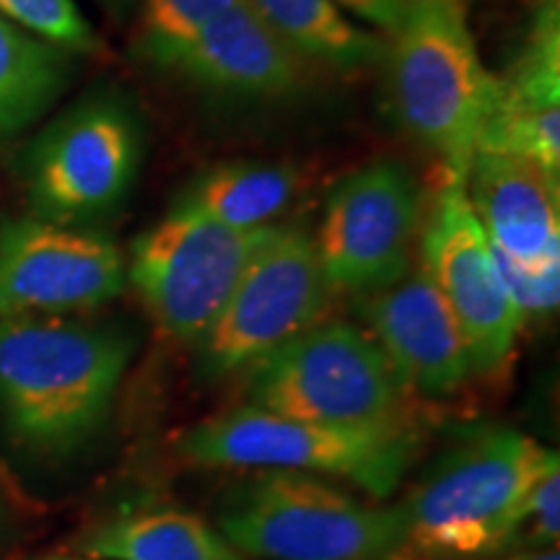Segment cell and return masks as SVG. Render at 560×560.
I'll list each match as a JSON object with an SVG mask.
<instances>
[{"mask_svg":"<svg viewBox=\"0 0 560 560\" xmlns=\"http://www.w3.org/2000/svg\"><path fill=\"white\" fill-rule=\"evenodd\" d=\"M132 355L120 327L19 314L0 317V412L21 444L66 452L107 418Z\"/></svg>","mask_w":560,"mask_h":560,"instance_id":"cell-1","label":"cell"},{"mask_svg":"<svg viewBox=\"0 0 560 560\" xmlns=\"http://www.w3.org/2000/svg\"><path fill=\"white\" fill-rule=\"evenodd\" d=\"M558 454L511 429L472 433L446 452L400 506L405 556L478 558L506 548Z\"/></svg>","mask_w":560,"mask_h":560,"instance_id":"cell-2","label":"cell"},{"mask_svg":"<svg viewBox=\"0 0 560 560\" xmlns=\"http://www.w3.org/2000/svg\"><path fill=\"white\" fill-rule=\"evenodd\" d=\"M389 39L384 60L392 115L441 170L465 177L493 96L467 0H410Z\"/></svg>","mask_w":560,"mask_h":560,"instance_id":"cell-3","label":"cell"},{"mask_svg":"<svg viewBox=\"0 0 560 560\" xmlns=\"http://www.w3.org/2000/svg\"><path fill=\"white\" fill-rule=\"evenodd\" d=\"M177 450L202 467L335 475L384 499L402 480L416 444L402 423L330 425L244 405L187 429Z\"/></svg>","mask_w":560,"mask_h":560,"instance_id":"cell-4","label":"cell"},{"mask_svg":"<svg viewBox=\"0 0 560 560\" xmlns=\"http://www.w3.org/2000/svg\"><path fill=\"white\" fill-rule=\"evenodd\" d=\"M219 532L242 556L265 560H400V506H366L327 482L265 472L229 495Z\"/></svg>","mask_w":560,"mask_h":560,"instance_id":"cell-5","label":"cell"},{"mask_svg":"<svg viewBox=\"0 0 560 560\" xmlns=\"http://www.w3.org/2000/svg\"><path fill=\"white\" fill-rule=\"evenodd\" d=\"M249 405L330 425L400 423L402 384L371 332L317 322L249 366Z\"/></svg>","mask_w":560,"mask_h":560,"instance_id":"cell-6","label":"cell"},{"mask_svg":"<svg viewBox=\"0 0 560 560\" xmlns=\"http://www.w3.org/2000/svg\"><path fill=\"white\" fill-rule=\"evenodd\" d=\"M276 229L236 231L172 206L132 242L125 268L161 332L200 342Z\"/></svg>","mask_w":560,"mask_h":560,"instance_id":"cell-7","label":"cell"},{"mask_svg":"<svg viewBox=\"0 0 560 560\" xmlns=\"http://www.w3.org/2000/svg\"><path fill=\"white\" fill-rule=\"evenodd\" d=\"M143 161V128L115 94L89 96L34 140L24 159L37 219L81 223L115 210Z\"/></svg>","mask_w":560,"mask_h":560,"instance_id":"cell-8","label":"cell"},{"mask_svg":"<svg viewBox=\"0 0 560 560\" xmlns=\"http://www.w3.org/2000/svg\"><path fill=\"white\" fill-rule=\"evenodd\" d=\"M332 296L314 236L304 229L278 226L198 342L202 374L221 380L255 366L322 322Z\"/></svg>","mask_w":560,"mask_h":560,"instance_id":"cell-9","label":"cell"},{"mask_svg":"<svg viewBox=\"0 0 560 560\" xmlns=\"http://www.w3.org/2000/svg\"><path fill=\"white\" fill-rule=\"evenodd\" d=\"M420 270L459 322L472 374H493L514 353L524 314L495 268L493 247L475 215L465 177L441 170L418 234Z\"/></svg>","mask_w":560,"mask_h":560,"instance_id":"cell-10","label":"cell"},{"mask_svg":"<svg viewBox=\"0 0 560 560\" xmlns=\"http://www.w3.org/2000/svg\"><path fill=\"white\" fill-rule=\"evenodd\" d=\"M423 190L400 161L361 166L332 187L314 244L332 291L371 296L412 270Z\"/></svg>","mask_w":560,"mask_h":560,"instance_id":"cell-11","label":"cell"},{"mask_svg":"<svg viewBox=\"0 0 560 560\" xmlns=\"http://www.w3.org/2000/svg\"><path fill=\"white\" fill-rule=\"evenodd\" d=\"M125 283V257L109 236L45 219L0 229V317L94 310Z\"/></svg>","mask_w":560,"mask_h":560,"instance_id":"cell-12","label":"cell"},{"mask_svg":"<svg viewBox=\"0 0 560 560\" xmlns=\"http://www.w3.org/2000/svg\"><path fill=\"white\" fill-rule=\"evenodd\" d=\"M151 60L198 89L234 100H285L306 83V60L244 0Z\"/></svg>","mask_w":560,"mask_h":560,"instance_id":"cell-13","label":"cell"},{"mask_svg":"<svg viewBox=\"0 0 560 560\" xmlns=\"http://www.w3.org/2000/svg\"><path fill=\"white\" fill-rule=\"evenodd\" d=\"M361 314L402 387L444 397L470 380L472 361L459 322L420 268L363 296Z\"/></svg>","mask_w":560,"mask_h":560,"instance_id":"cell-14","label":"cell"},{"mask_svg":"<svg viewBox=\"0 0 560 560\" xmlns=\"http://www.w3.org/2000/svg\"><path fill=\"white\" fill-rule=\"evenodd\" d=\"M475 153L527 159L560 174V13L545 0L529 37L495 79Z\"/></svg>","mask_w":560,"mask_h":560,"instance_id":"cell-15","label":"cell"},{"mask_svg":"<svg viewBox=\"0 0 560 560\" xmlns=\"http://www.w3.org/2000/svg\"><path fill=\"white\" fill-rule=\"evenodd\" d=\"M465 190L490 244L524 268L560 262V179L527 159L475 153Z\"/></svg>","mask_w":560,"mask_h":560,"instance_id":"cell-16","label":"cell"},{"mask_svg":"<svg viewBox=\"0 0 560 560\" xmlns=\"http://www.w3.org/2000/svg\"><path fill=\"white\" fill-rule=\"evenodd\" d=\"M301 190L299 172L278 161H226L195 177L174 206L236 231L278 226Z\"/></svg>","mask_w":560,"mask_h":560,"instance_id":"cell-17","label":"cell"},{"mask_svg":"<svg viewBox=\"0 0 560 560\" xmlns=\"http://www.w3.org/2000/svg\"><path fill=\"white\" fill-rule=\"evenodd\" d=\"M79 550L102 560H242L219 529L179 509L115 516L79 540Z\"/></svg>","mask_w":560,"mask_h":560,"instance_id":"cell-18","label":"cell"},{"mask_svg":"<svg viewBox=\"0 0 560 560\" xmlns=\"http://www.w3.org/2000/svg\"><path fill=\"white\" fill-rule=\"evenodd\" d=\"M301 60L332 70H363L384 60L382 37L359 26L335 0H244Z\"/></svg>","mask_w":560,"mask_h":560,"instance_id":"cell-19","label":"cell"},{"mask_svg":"<svg viewBox=\"0 0 560 560\" xmlns=\"http://www.w3.org/2000/svg\"><path fill=\"white\" fill-rule=\"evenodd\" d=\"M70 81V55L0 16V140L39 120Z\"/></svg>","mask_w":560,"mask_h":560,"instance_id":"cell-20","label":"cell"},{"mask_svg":"<svg viewBox=\"0 0 560 560\" xmlns=\"http://www.w3.org/2000/svg\"><path fill=\"white\" fill-rule=\"evenodd\" d=\"M0 16L68 55L102 47L100 34L75 0H0Z\"/></svg>","mask_w":560,"mask_h":560,"instance_id":"cell-21","label":"cell"},{"mask_svg":"<svg viewBox=\"0 0 560 560\" xmlns=\"http://www.w3.org/2000/svg\"><path fill=\"white\" fill-rule=\"evenodd\" d=\"M240 0H143L145 47L149 55L179 45L206 21L219 16Z\"/></svg>","mask_w":560,"mask_h":560,"instance_id":"cell-22","label":"cell"},{"mask_svg":"<svg viewBox=\"0 0 560 560\" xmlns=\"http://www.w3.org/2000/svg\"><path fill=\"white\" fill-rule=\"evenodd\" d=\"M493 247V244H490ZM495 268L506 285L509 296L520 306V312L527 314H550L558 310L560 299V262L558 265H542V268H524L516 265L501 252L493 249Z\"/></svg>","mask_w":560,"mask_h":560,"instance_id":"cell-23","label":"cell"},{"mask_svg":"<svg viewBox=\"0 0 560 560\" xmlns=\"http://www.w3.org/2000/svg\"><path fill=\"white\" fill-rule=\"evenodd\" d=\"M529 527L532 548H558L560 532V467L550 470L532 495L527 522L522 529Z\"/></svg>","mask_w":560,"mask_h":560,"instance_id":"cell-24","label":"cell"},{"mask_svg":"<svg viewBox=\"0 0 560 560\" xmlns=\"http://www.w3.org/2000/svg\"><path fill=\"white\" fill-rule=\"evenodd\" d=\"M338 9L350 19H359L371 30L384 32L389 37L402 24L410 0H335Z\"/></svg>","mask_w":560,"mask_h":560,"instance_id":"cell-25","label":"cell"},{"mask_svg":"<svg viewBox=\"0 0 560 560\" xmlns=\"http://www.w3.org/2000/svg\"><path fill=\"white\" fill-rule=\"evenodd\" d=\"M506 560H560L558 558V548H529L524 552H516Z\"/></svg>","mask_w":560,"mask_h":560,"instance_id":"cell-26","label":"cell"},{"mask_svg":"<svg viewBox=\"0 0 560 560\" xmlns=\"http://www.w3.org/2000/svg\"><path fill=\"white\" fill-rule=\"evenodd\" d=\"M45 560H102V558H45Z\"/></svg>","mask_w":560,"mask_h":560,"instance_id":"cell-27","label":"cell"}]
</instances>
